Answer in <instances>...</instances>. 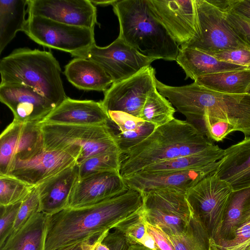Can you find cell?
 Listing matches in <instances>:
<instances>
[{
    "mask_svg": "<svg viewBox=\"0 0 250 250\" xmlns=\"http://www.w3.org/2000/svg\"><path fill=\"white\" fill-rule=\"evenodd\" d=\"M145 224L147 232L154 238L159 250H175L166 233L146 221Z\"/></svg>",
    "mask_w": 250,
    "mask_h": 250,
    "instance_id": "obj_42",
    "label": "cell"
},
{
    "mask_svg": "<svg viewBox=\"0 0 250 250\" xmlns=\"http://www.w3.org/2000/svg\"><path fill=\"white\" fill-rule=\"evenodd\" d=\"M219 161L181 170L157 174L138 173L125 179L129 188L141 192L163 188H174L185 192L208 176L214 173Z\"/></svg>",
    "mask_w": 250,
    "mask_h": 250,
    "instance_id": "obj_18",
    "label": "cell"
},
{
    "mask_svg": "<svg viewBox=\"0 0 250 250\" xmlns=\"http://www.w3.org/2000/svg\"><path fill=\"white\" fill-rule=\"evenodd\" d=\"M95 241H85L67 248L62 250H92Z\"/></svg>",
    "mask_w": 250,
    "mask_h": 250,
    "instance_id": "obj_46",
    "label": "cell"
},
{
    "mask_svg": "<svg viewBox=\"0 0 250 250\" xmlns=\"http://www.w3.org/2000/svg\"><path fill=\"white\" fill-rule=\"evenodd\" d=\"M109 121L102 102L67 97L41 122L72 125H96Z\"/></svg>",
    "mask_w": 250,
    "mask_h": 250,
    "instance_id": "obj_20",
    "label": "cell"
},
{
    "mask_svg": "<svg viewBox=\"0 0 250 250\" xmlns=\"http://www.w3.org/2000/svg\"><path fill=\"white\" fill-rule=\"evenodd\" d=\"M113 229L106 233L102 242L110 250H128L129 245L123 232L116 228Z\"/></svg>",
    "mask_w": 250,
    "mask_h": 250,
    "instance_id": "obj_41",
    "label": "cell"
},
{
    "mask_svg": "<svg viewBox=\"0 0 250 250\" xmlns=\"http://www.w3.org/2000/svg\"><path fill=\"white\" fill-rule=\"evenodd\" d=\"M21 202L8 206H0V246L12 232Z\"/></svg>",
    "mask_w": 250,
    "mask_h": 250,
    "instance_id": "obj_38",
    "label": "cell"
},
{
    "mask_svg": "<svg viewBox=\"0 0 250 250\" xmlns=\"http://www.w3.org/2000/svg\"><path fill=\"white\" fill-rule=\"evenodd\" d=\"M44 46L70 53L76 58L95 44L94 29L68 25L41 16H28L23 31Z\"/></svg>",
    "mask_w": 250,
    "mask_h": 250,
    "instance_id": "obj_8",
    "label": "cell"
},
{
    "mask_svg": "<svg viewBox=\"0 0 250 250\" xmlns=\"http://www.w3.org/2000/svg\"><path fill=\"white\" fill-rule=\"evenodd\" d=\"M194 82L219 93L246 94L250 84V70H232L206 75L197 78Z\"/></svg>",
    "mask_w": 250,
    "mask_h": 250,
    "instance_id": "obj_30",
    "label": "cell"
},
{
    "mask_svg": "<svg viewBox=\"0 0 250 250\" xmlns=\"http://www.w3.org/2000/svg\"><path fill=\"white\" fill-rule=\"evenodd\" d=\"M78 178L76 165L35 186L40 200V211L51 215L67 208L71 193Z\"/></svg>",
    "mask_w": 250,
    "mask_h": 250,
    "instance_id": "obj_21",
    "label": "cell"
},
{
    "mask_svg": "<svg viewBox=\"0 0 250 250\" xmlns=\"http://www.w3.org/2000/svg\"><path fill=\"white\" fill-rule=\"evenodd\" d=\"M0 83L30 86L56 107L67 98L61 77V68L50 52L28 48L14 50L0 61Z\"/></svg>",
    "mask_w": 250,
    "mask_h": 250,
    "instance_id": "obj_5",
    "label": "cell"
},
{
    "mask_svg": "<svg viewBox=\"0 0 250 250\" xmlns=\"http://www.w3.org/2000/svg\"><path fill=\"white\" fill-rule=\"evenodd\" d=\"M141 208L115 228L123 232L129 245L139 244L140 241L147 232Z\"/></svg>",
    "mask_w": 250,
    "mask_h": 250,
    "instance_id": "obj_35",
    "label": "cell"
},
{
    "mask_svg": "<svg viewBox=\"0 0 250 250\" xmlns=\"http://www.w3.org/2000/svg\"><path fill=\"white\" fill-rule=\"evenodd\" d=\"M28 16H41L64 24L94 29L96 6L90 0H28Z\"/></svg>",
    "mask_w": 250,
    "mask_h": 250,
    "instance_id": "obj_15",
    "label": "cell"
},
{
    "mask_svg": "<svg viewBox=\"0 0 250 250\" xmlns=\"http://www.w3.org/2000/svg\"><path fill=\"white\" fill-rule=\"evenodd\" d=\"M175 250H210V238L192 213L186 231L179 235H168Z\"/></svg>",
    "mask_w": 250,
    "mask_h": 250,
    "instance_id": "obj_32",
    "label": "cell"
},
{
    "mask_svg": "<svg viewBox=\"0 0 250 250\" xmlns=\"http://www.w3.org/2000/svg\"><path fill=\"white\" fill-rule=\"evenodd\" d=\"M210 250H250V221L236 230L232 239L210 240Z\"/></svg>",
    "mask_w": 250,
    "mask_h": 250,
    "instance_id": "obj_36",
    "label": "cell"
},
{
    "mask_svg": "<svg viewBox=\"0 0 250 250\" xmlns=\"http://www.w3.org/2000/svg\"><path fill=\"white\" fill-rule=\"evenodd\" d=\"M82 58L99 64L113 83L131 76L156 60L142 55L119 37L105 47L94 44Z\"/></svg>",
    "mask_w": 250,
    "mask_h": 250,
    "instance_id": "obj_12",
    "label": "cell"
},
{
    "mask_svg": "<svg viewBox=\"0 0 250 250\" xmlns=\"http://www.w3.org/2000/svg\"><path fill=\"white\" fill-rule=\"evenodd\" d=\"M107 113L109 122L119 131L116 138L121 154L141 143L156 128L154 125L124 112L109 111Z\"/></svg>",
    "mask_w": 250,
    "mask_h": 250,
    "instance_id": "obj_27",
    "label": "cell"
},
{
    "mask_svg": "<svg viewBox=\"0 0 250 250\" xmlns=\"http://www.w3.org/2000/svg\"><path fill=\"white\" fill-rule=\"evenodd\" d=\"M147 0L153 15L179 46H184L196 35V0Z\"/></svg>",
    "mask_w": 250,
    "mask_h": 250,
    "instance_id": "obj_14",
    "label": "cell"
},
{
    "mask_svg": "<svg viewBox=\"0 0 250 250\" xmlns=\"http://www.w3.org/2000/svg\"><path fill=\"white\" fill-rule=\"evenodd\" d=\"M175 112V109L172 104L159 93L156 86L148 95L139 118L158 127L174 119Z\"/></svg>",
    "mask_w": 250,
    "mask_h": 250,
    "instance_id": "obj_31",
    "label": "cell"
},
{
    "mask_svg": "<svg viewBox=\"0 0 250 250\" xmlns=\"http://www.w3.org/2000/svg\"><path fill=\"white\" fill-rule=\"evenodd\" d=\"M48 215L37 211L17 231L11 233L0 250H45Z\"/></svg>",
    "mask_w": 250,
    "mask_h": 250,
    "instance_id": "obj_26",
    "label": "cell"
},
{
    "mask_svg": "<svg viewBox=\"0 0 250 250\" xmlns=\"http://www.w3.org/2000/svg\"><path fill=\"white\" fill-rule=\"evenodd\" d=\"M224 153V149L214 145L198 153L153 164L137 173L157 174L201 167L219 161Z\"/></svg>",
    "mask_w": 250,
    "mask_h": 250,
    "instance_id": "obj_29",
    "label": "cell"
},
{
    "mask_svg": "<svg viewBox=\"0 0 250 250\" xmlns=\"http://www.w3.org/2000/svg\"><path fill=\"white\" fill-rule=\"evenodd\" d=\"M118 0H91V2L95 6L96 5L102 6L113 5Z\"/></svg>",
    "mask_w": 250,
    "mask_h": 250,
    "instance_id": "obj_48",
    "label": "cell"
},
{
    "mask_svg": "<svg viewBox=\"0 0 250 250\" xmlns=\"http://www.w3.org/2000/svg\"></svg>",
    "mask_w": 250,
    "mask_h": 250,
    "instance_id": "obj_51",
    "label": "cell"
},
{
    "mask_svg": "<svg viewBox=\"0 0 250 250\" xmlns=\"http://www.w3.org/2000/svg\"><path fill=\"white\" fill-rule=\"evenodd\" d=\"M250 221V187L232 190L217 231L210 240L232 239L236 230Z\"/></svg>",
    "mask_w": 250,
    "mask_h": 250,
    "instance_id": "obj_25",
    "label": "cell"
},
{
    "mask_svg": "<svg viewBox=\"0 0 250 250\" xmlns=\"http://www.w3.org/2000/svg\"><path fill=\"white\" fill-rule=\"evenodd\" d=\"M107 232L108 231L104 233L94 242L93 250H110L106 245L102 242L104 236Z\"/></svg>",
    "mask_w": 250,
    "mask_h": 250,
    "instance_id": "obj_47",
    "label": "cell"
},
{
    "mask_svg": "<svg viewBox=\"0 0 250 250\" xmlns=\"http://www.w3.org/2000/svg\"><path fill=\"white\" fill-rule=\"evenodd\" d=\"M229 13L250 20V0H233Z\"/></svg>",
    "mask_w": 250,
    "mask_h": 250,
    "instance_id": "obj_43",
    "label": "cell"
},
{
    "mask_svg": "<svg viewBox=\"0 0 250 250\" xmlns=\"http://www.w3.org/2000/svg\"><path fill=\"white\" fill-rule=\"evenodd\" d=\"M121 153L107 152L91 157L77 165L79 179L94 173L107 171L120 172Z\"/></svg>",
    "mask_w": 250,
    "mask_h": 250,
    "instance_id": "obj_33",
    "label": "cell"
},
{
    "mask_svg": "<svg viewBox=\"0 0 250 250\" xmlns=\"http://www.w3.org/2000/svg\"><path fill=\"white\" fill-rule=\"evenodd\" d=\"M232 191L227 182L213 173L186 192L192 214L206 230L210 239L217 231Z\"/></svg>",
    "mask_w": 250,
    "mask_h": 250,
    "instance_id": "obj_10",
    "label": "cell"
},
{
    "mask_svg": "<svg viewBox=\"0 0 250 250\" xmlns=\"http://www.w3.org/2000/svg\"><path fill=\"white\" fill-rule=\"evenodd\" d=\"M142 205V192L129 188L97 203L66 208L48 215L45 250H62L85 241H95L137 212Z\"/></svg>",
    "mask_w": 250,
    "mask_h": 250,
    "instance_id": "obj_1",
    "label": "cell"
},
{
    "mask_svg": "<svg viewBox=\"0 0 250 250\" xmlns=\"http://www.w3.org/2000/svg\"><path fill=\"white\" fill-rule=\"evenodd\" d=\"M225 14L230 11L233 0H206Z\"/></svg>",
    "mask_w": 250,
    "mask_h": 250,
    "instance_id": "obj_44",
    "label": "cell"
},
{
    "mask_svg": "<svg viewBox=\"0 0 250 250\" xmlns=\"http://www.w3.org/2000/svg\"><path fill=\"white\" fill-rule=\"evenodd\" d=\"M209 55L219 61L245 67L247 69L250 70V48L226 50L209 54Z\"/></svg>",
    "mask_w": 250,
    "mask_h": 250,
    "instance_id": "obj_39",
    "label": "cell"
},
{
    "mask_svg": "<svg viewBox=\"0 0 250 250\" xmlns=\"http://www.w3.org/2000/svg\"><path fill=\"white\" fill-rule=\"evenodd\" d=\"M37 211H40V200L37 188L35 187L21 202L11 233L21 228L30 217Z\"/></svg>",
    "mask_w": 250,
    "mask_h": 250,
    "instance_id": "obj_37",
    "label": "cell"
},
{
    "mask_svg": "<svg viewBox=\"0 0 250 250\" xmlns=\"http://www.w3.org/2000/svg\"><path fill=\"white\" fill-rule=\"evenodd\" d=\"M246 94L250 95V84L248 88V89L247 90Z\"/></svg>",
    "mask_w": 250,
    "mask_h": 250,
    "instance_id": "obj_50",
    "label": "cell"
},
{
    "mask_svg": "<svg viewBox=\"0 0 250 250\" xmlns=\"http://www.w3.org/2000/svg\"><path fill=\"white\" fill-rule=\"evenodd\" d=\"M34 187L10 176L0 175V206L22 202Z\"/></svg>",
    "mask_w": 250,
    "mask_h": 250,
    "instance_id": "obj_34",
    "label": "cell"
},
{
    "mask_svg": "<svg viewBox=\"0 0 250 250\" xmlns=\"http://www.w3.org/2000/svg\"><path fill=\"white\" fill-rule=\"evenodd\" d=\"M28 0H0V53L27 22Z\"/></svg>",
    "mask_w": 250,
    "mask_h": 250,
    "instance_id": "obj_28",
    "label": "cell"
},
{
    "mask_svg": "<svg viewBox=\"0 0 250 250\" xmlns=\"http://www.w3.org/2000/svg\"><path fill=\"white\" fill-rule=\"evenodd\" d=\"M109 123L72 125L41 122L44 148L64 151L77 159V165L96 155L120 152L116 133Z\"/></svg>",
    "mask_w": 250,
    "mask_h": 250,
    "instance_id": "obj_6",
    "label": "cell"
},
{
    "mask_svg": "<svg viewBox=\"0 0 250 250\" xmlns=\"http://www.w3.org/2000/svg\"><path fill=\"white\" fill-rule=\"evenodd\" d=\"M197 31L183 47L208 54L239 48H250L234 33L225 13L206 0H196Z\"/></svg>",
    "mask_w": 250,
    "mask_h": 250,
    "instance_id": "obj_9",
    "label": "cell"
},
{
    "mask_svg": "<svg viewBox=\"0 0 250 250\" xmlns=\"http://www.w3.org/2000/svg\"><path fill=\"white\" fill-rule=\"evenodd\" d=\"M139 244L151 250H159L154 238L147 231L144 237L140 241Z\"/></svg>",
    "mask_w": 250,
    "mask_h": 250,
    "instance_id": "obj_45",
    "label": "cell"
},
{
    "mask_svg": "<svg viewBox=\"0 0 250 250\" xmlns=\"http://www.w3.org/2000/svg\"><path fill=\"white\" fill-rule=\"evenodd\" d=\"M113 7L119 37L145 56L176 60L179 46L153 15L147 0H118Z\"/></svg>",
    "mask_w": 250,
    "mask_h": 250,
    "instance_id": "obj_4",
    "label": "cell"
},
{
    "mask_svg": "<svg viewBox=\"0 0 250 250\" xmlns=\"http://www.w3.org/2000/svg\"><path fill=\"white\" fill-rule=\"evenodd\" d=\"M214 145L192 125L175 118L121 154L120 173L125 179L153 164L198 153Z\"/></svg>",
    "mask_w": 250,
    "mask_h": 250,
    "instance_id": "obj_3",
    "label": "cell"
},
{
    "mask_svg": "<svg viewBox=\"0 0 250 250\" xmlns=\"http://www.w3.org/2000/svg\"><path fill=\"white\" fill-rule=\"evenodd\" d=\"M225 14L227 21L234 33L250 48V20L232 13Z\"/></svg>",
    "mask_w": 250,
    "mask_h": 250,
    "instance_id": "obj_40",
    "label": "cell"
},
{
    "mask_svg": "<svg viewBox=\"0 0 250 250\" xmlns=\"http://www.w3.org/2000/svg\"><path fill=\"white\" fill-rule=\"evenodd\" d=\"M214 174L232 190L250 187V136L224 149Z\"/></svg>",
    "mask_w": 250,
    "mask_h": 250,
    "instance_id": "obj_22",
    "label": "cell"
},
{
    "mask_svg": "<svg viewBox=\"0 0 250 250\" xmlns=\"http://www.w3.org/2000/svg\"><path fill=\"white\" fill-rule=\"evenodd\" d=\"M128 250H151L140 244L131 245L129 246Z\"/></svg>",
    "mask_w": 250,
    "mask_h": 250,
    "instance_id": "obj_49",
    "label": "cell"
},
{
    "mask_svg": "<svg viewBox=\"0 0 250 250\" xmlns=\"http://www.w3.org/2000/svg\"><path fill=\"white\" fill-rule=\"evenodd\" d=\"M63 73L73 85L81 90L104 92L113 83L99 64L86 58L73 59L65 66Z\"/></svg>",
    "mask_w": 250,
    "mask_h": 250,
    "instance_id": "obj_23",
    "label": "cell"
},
{
    "mask_svg": "<svg viewBox=\"0 0 250 250\" xmlns=\"http://www.w3.org/2000/svg\"><path fill=\"white\" fill-rule=\"evenodd\" d=\"M119 171H107L78 179L69 198L67 208H79L94 204L120 194L128 189Z\"/></svg>",
    "mask_w": 250,
    "mask_h": 250,
    "instance_id": "obj_19",
    "label": "cell"
},
{
    "mask_svg": "<svg viewBox=\"0 0 250 250\" xmlns=\"http://www.w3.org/2000/svg\"><path fill=\"white\" fill-rule=\"evenodd\" d=\"M175 61L184 71L186 79L194 81L206 75L247 69L245 67L219 61L206 52L188 47L180 48Z\"/></svg>",
    "mask_w": 250,
    "mask_h": 250,
    "instance_id": "obj_24",
    "label": "cell"
},
{
    "mask_svg": "<svg viewBox=\"0 0 250 250\" xmlns=\"http://www.w3.org/2000/svg\"><path fill=\"white\" fill-rule=\"evenodd\" d=\"M156 87L198 130L203 118L208 116L227 121L236 131L250 136V95L219 93L195 82L173 86L157 80Z\"/></svg>",
    "mask_w": 250,
    "mask_h": 250,
    "instance_id": "obj_2",
    "label": "cell"
},
{
    "mask_svg": "<svg viewBox=\"0 0 250 250\" xmlns=\"http://www.w3.org/2000/svg\"><path fill=\"white\" fill-rule=\"evenodd\" d=\"M155 70L146 66L131 76L113 83L101 101L106 112L122 111L139 118L146 100L156 86Z\"/></svg>",
    "mask_w": 250,
    "mask_h": 250,
    "instance_id": "obj_11",
    "label": "cell"
},
{
    "mask_svg": "<svg viewBox=\"0 0 250 250\" xmlns=\"http://www.w3.org/2000/svg\"><path fill=\"white\" fill-rule=\"evenodd\" d=\"M0 101L14 120L21 123H40L56 107L33 88L18 83H0Z\"/></svg>",
    "mask_w": 250,
    "mask_h": 250,
    "instance_id": "obj_16",
    "label": "cell"
},
{
    "mask_svg": "<svg viewBox=\"0 0 250 250\" xmlns=\"http://www.w3.org/2000/svg\"><path fill=\"white\" fill-rule=\"evenodd\" d=\"M76 165H77V159L65 152L47 150L43 148L29 159L15 160L6 175L35 187L64 169Z\"/></svg>",
    "mask_w": 250,
    "mask_h": 250,
    "instance_id": "obj_17",
    "label": "cell"
},
{
    "mask_svg": "<svg viewBox=\"0 0 250 250\" xmlns=\"http://www.w3.org/2000/svg\"><path fill=\"white\" fill-rule=\"evenodd\" d=\"M142 193L141 213L146 222L168 235H179L186 231L192 215L186 192L167 188Z\"/></svg>",
    "mask_w": 250,
    "mask_h": 250,
    "instance_id": "obj_7",
    "label": "cell"
},
{
    "mask_svg": "<svg viewBox=\"0 0 250 250\" xmlns=\"http://www.w3.org/2000/svg\"><path fill=\"white\" fill-rule=\"evenodd\" d=\"M43 148L40 123L13 120L0 135V175H7L15 160L29 159Z\"/></svg>",
    "mask_w": 250,
    "mask_h": 250,
    "instance_id": "obj_13",
    "label": "cell"
}]
</instances>
